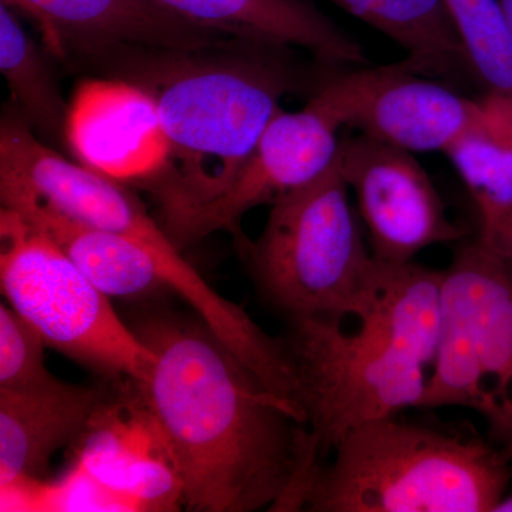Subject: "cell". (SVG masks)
Listing matches in <instances>:
<instances>
[{
    "mask_svg": "<svg viewBox=\"0 0 512 512\" xmlns=\"http://www.w3.org/2000/svg\"><path fill=\"white\" fill-rule=\"evenodd\" d=\"M286 49L254 43L225 52H141L107 67L156 101L168 160L143 184L161 212L211 200L235 180L282 97L306 82Z\"/></svg>",
    "mask_w": 512,
    "mask_h": 512,
    "instance_id": "cell-3",
    "label": "cell"
},
{
    "mask_svg": "<svg viewBox=\"0 0 512 512\" xmlns=\"http://www.w3.org/2000/svg\"><path fill=\"white\" fill-rule=\"evenodd\" d=\"M76 463L136 511H170L184 504L183 485L137 394L128 412L101 404L80 439Z\"/></svg>",
    "mask_w": 512,
    "mask_h": 512,
    "instance_id": "cell-13",
    "label": "cell"
},
{
    "mask_svg": "<svg viewBox=\"0 0 512 512\" xmlns=\"http://www.w3.org/2000/svg\"><path fill=\"white\" fill-rule=\"evenodd\" d=\"M511 481V461L490 440L396 414L345 434L295 511L494 512Z\"/></svg>",
    "mask_w": 512,
    "mask_h": 512,
    "instance_id": "cell-4",
    "label": "cell"
},
{
    "mask_svg": "<svg viewBox=\"0 0 512 512\" xmlns=\"http://www.w3.org/2000/svg\"><path fill=\"white\" fill-rule=\"evenodd\" d=\"M498 2H500L501 9H503L505 18H507L512 29V0H498Z\"/></svg>",
    "mask_w": 512,
    "mask_h": 512,
    "instance_id": "cell-23",
    "label": "cell"
},
{
    "mask_svg": "<svg viewBox=\"0 0 512 512\" xmlns=\"http://www.w3.org/2000/svg\"><path fill=\"white\" fill-rule=\"evenodd\" d=\"M342 77L348 127L409 153L446 154L484 116L483 100L468 99L406 62Z\"/></svg>",
    "mask_w": 512,
    "mask_h": 512,
    "instance_id": "cell-11",
    "label": "cell"
},
{
    "mask_svg": "<svg viewBox=\"0 0 512 512\" xmlns=\"http://www.w3.org/2000/svg\"><path fill=\"white\" fill-rule=\"evenodd\" d=\"M468 72L487 96L512 101V29L498 0H446Z\"/></svg>",
    "mask_w": 512,
    "mask_h": 512,
    "instance_id": "cell-20",
    "label": "cell"
},
{
    "mask_svg": "<svg viewBox=\"0 0 512 512\" xmlns=\"http://www.w3.org/2000/svg\"><path fill=\"white\" fill-rule=\"evenodd\" d=\"M464 407L512 463V256L461 241L443 271L436 359L420 409Z\"/></svg>",
    "mask_w": 512,
    "mask_h": 512,
    "instance_id": "cell-6",
    "label": "cell"
},
{
    "mask_svg": "<svg viewBox=\"0 0 512 512\" xmlns=\"http://www.w3.org/2000/svg\"><path fill=\"white\" fill-rule=\"evenodd\" d=\"M66 141L80 163L119 183L151 180L168 160L156 101L137 84L113 77L76 87Z\"/></svg>",
    "mask_w": 512,
    "mask_h": 512,
    "instance_id": "cell-12",
    "label": "cell"
},
{
    "mask_svg": "<svg viewBox=\"0 0 512 512\" xmlns=\"http://www.w3.org/2000/svg\"><path fill=\"white\" fill-rule=\"evenodd\" d=\"M382 266L379 301L356 329L301 322L284 335L305 419L303 480L350 430L420 409L426 393L439 346L443 271L416 262Z\"/></svg>",
    "mask_w": 512,
    "mask_h": 512,
    "instance_id": "cell-2",
    "label": "cell"
},
{
    "mask_svg": "<svg viewBox=\"0 0 512 512\" xmlns=\"http://www.w3.org/2000/svg\"><path fill=\"white\" fill-rule=\"evenodd\" d=\"M0 201L52 239L109 298L173 292L157 259L133 239L74 220L13 185L0 184Z\"/></svg>",
    "mask_w": 512,
    "mask_h": 512,
    "instance_id": "cell-15",
    "label": "cell"
},
{
    "mask_svg": "<svg viewBox=\"0 0 512 512\" xmlns=\"http://www.w3.org/2000/svg\"><path fill=\"white\" fill-rule=\"evenodd\" d=\"M42 30L59 59L104 66L130 53L225 52L259 43L181 18L154 0H2Z\"/></svg>",
    "mask_w": 512,
    "mask_h": 512,
    "instance_id": "cell-10",
    "label": "cell"
},
{
    "mask_svg": "<svg viewBox=\"0 0 512 512\" xmlns=\"http://www.w3.org/2000/svg\"><path fill=\"white\" fill-rule=\"evenodd\" d=\"M349 191L335 160L315 181L272 202L256 241L238 244L256 289L288 325L360 320L379 301L383 266Z\"/></svg>",
    "mask_w": 512,
    "mask_h": 512,
    "instance_id": "cell-5",
    "label": "cell"
},
{
    "mask_svg": "<svg viewBox=\"0 0 512 512\" xmlns=\"http://www.w3.org/2000/svg\"><path fill=\"white\" fill-rule=\"evenodd\" d=\"M336 163L376 261L409 264L424 249L466 239L413 153L360 133L340 138Z\"/></svg>",
    "mask_w": 512,
    "mask_h": 512,
    "instance_id": "cell-9",
    "label": "cell"
},
{
    "mask_svg": "<svg viewBox=\"0 0 512 512\" xmlns=\"http://www.w3.org/2000/svg\"><path fill=\"white\" fill-rule=\"evenodd\" d=\"M0 241L3 295L47 348L106 376L146 379L153 350L52 239L2 207Z\"/></svg>",
    "mask_w": 512,
    "mask_h": 512,
    "instance_id": "cell-7",
    "label": "cell"
},
{
    "mask_svg": "<svg viewBox=\"0 0 512 512\" xmlns=\"http://www.w3.org/2000/svg\"><path fill=\"white\" fill-rule=\"evenodd\" d=\"M137 335L154 352L131 382L163 439L192 511H281L301 476L306 427L202 320L154 316Z\"/></svg>",
    "mask_w": 512,
    "mask_h": 512,
    "instance_id": "cell-1",
    "label": "cell"
},
{
    "mask_svg": "<svg viewBox=\"0 0 512 512\" xmlns=\"http://www.w3.org/2000/svg\"><path fill=\"white\" fill-rule=\"evenodd\" d=\"M481 239V238H480ZM488 244V242H485ZM490 247L498 249V251L504 252V254L512 256V225L510 228L505 229L503 234L500 235L494 242H491Z\"/></svg>",
    "mask_w": 512,
    "mask_h": 512,
    "instance_id": "cell-22",
    "label": "cell"
},
{
    "mask_svg": "<svg viewBox=\"0 0 512 512\" xmlns=\"http://www.w3.org/2000/svg\"><path fill=\"white\" fill-rule=\"evenodd\" d=\"M0 70L18 111L46 140L66 143L69 104L12 8L0 5Z\"/></svg>",
    "mask_w": 512,
    "mask_h": 512,
    "instance_id": "cell-19",
    "label": "cell"
},
{
    "mask_svg": "<svg viewBox=\"0 0 512 512\" xmlns=\"http://www.w3.org/2000/svg\"><path fill=\"white\" fill-rule=\"evenodd\" d=\"M406 52L416 73L453 77L468 70L446 0H329Z\"/></svg>",
    "mask_w": 512,
    "mask_h": 512,
    "instance_id": "cell-18",
    "label": "cell"
},
{
    "mask_svg": "<svg viewBox=\"0 0 512 512\" xmlns=\"http://www.w3.org/2000/svg\"><path fill=\"white\" fill-rule=\"evenodd\" d=\"M101 404L99 390L57 377L23 389L0 387V485L43 478L57 451L82 439Z\"/></svg>",
    "mask_w": 512,
    "mask_h": 512,
    "instance_id": "cell-14",
    "label": "cell"
},
{
    "mask_svg": "<svg viewBox=\"0 0 512 512\" xmlns=\"http://www.w3.org/2000/svg\"><path fill=\"white\" fill-rule=\"evenodd\" d=\"M348 99L340 76L326 80L299 111L279 110L227 190L211 200L161 212V225L183 248L218 231L244 241L241 218L261 205L305 187L338 156Z\"/></svg>",
    "mask_w": 512,
    "mask_h": 512,
    "instance_id": "cell-8",
    "label": "cell"
},
{
    "mask_svg": "<svg viewBox=\"0 0 512 512\" xmlns=\"http://www.w3.org/2000/svg\"><path fill=\"white\" fill-rule=\"evenodd\" d=\"M208 28L282 47H301L328 66H367L363 47L311 0H154Z\"/></svg>",
    "mask_w": 512,
    "mask_h": 512,
    "instance_id": "cell-16",
    "label": "cell"
},
{
    "mask_svg": "<svg viewBox=\"0 0 512 512\" xmlns=\"http://www.w3.org/2000/svg\"><path fill=\"white\" fill-rule=\"evenodd\" d=\"M45 340L9 305H0V387L23 389L56 377L45 365Z\"/></svg>",
    "mask_w": 512,
    "mask_h": 512,
    "instance_id": "cell-21",
    "label": "cell"
},
{
    "mask_svg": "<svg viewBox=\"0 0 512 512\" xmlns=\"http://www.w3.org/2000/svg\"><path fill=\"white\" fill-rule=\"evenodd\" d=\"M484 116L446 156L466 184L484 242L512 225V101L485 96Z\"/></svg>",
    "mask_w": 512,
    "mask_h": 512,
    "instance_id": "cell-17",
    "label": "cell"
}]
</instances>
